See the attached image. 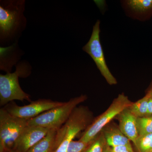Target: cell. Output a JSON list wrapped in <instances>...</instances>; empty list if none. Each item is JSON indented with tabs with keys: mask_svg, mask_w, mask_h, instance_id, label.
<instances>
[{
	"mask_svg": "<svg viewBox=\"0 0 152 152\" xmlns=\"http://www.w3.org/2000/svg\"><path fill=\"white\" fill-rule=\"evenodd\" d=\"M132 103L124 94H120L106 111L93 121L79 140L86 142L92 141L114 118L129 108Z\"/></svg>",
	"mask_w": 152,
	"mask_h": 152,
	"instance_id": "6",
	"label": "cell"
},
{
	"mask_svg": "<svg viewBox=\"0 0 152 152\" xmlns=\"http://www.w3.org/2000/svg\"><path fill=\"white\" fill-rule=\"evenodd\" d=\"M28 120L14 116L4 108L0 109V152H11Z\"/></svg>",
	"mask_w": 152,
	"mask_h": 152,
	"instance_id": "5",
	"label": "cell"
},
{
	"mask_svg": "<svg viewBox=\"0 0 152 152\" xmlns=\"http://www.w3.org/2000/svg\"><path fill=\"white\" fill-rule=\"evenodd\" d=\"M11 152H20L18 151H16V150H14L13 151H12Z\"/></svg>",
	"mask_w": 152,
	"mask_h": 152,
	"instance_id": "23",
	"label": "cell"
},
{
	"mask_svg": "<svg viewBox=\"0 0 152 152\" xmlns=\"http://www.w3.org/2000/svg\"><path fill=\"white\" fill-rule=\"evenodd\" d=\"M93 121L92 113L87 107L77 106L66 123L57 130L55 152H66L70 143Z\"/></svg>",
	"mask_w": 152,
	"mask_h": 152,
	"instance_id": "2",
	"label": "cell"
},
{
	"mask_svg": "<svg viewBox=\"0 0 152 152\" xmlns=\"http://www.w3.org/2000/svg\"><path fill=\"white\" fill-rule=\"evenodd\" d=\"M139 136L152 133V117L137 118Z\"/></svg>",
	"mask_w": 152,
	"mask_h": 152,
	"instance_id": "17",
	"label": "cell"
},
{
	"mask_svg": "<svg viewBox=\"0 0 152 152\" xmlns=\"http://www.w3.org/2000/svg\"><path fill=\"white\" fill-rule=\"evenodd\" d=\"M152 117V97H150L148 104V109L146 116L145 117Z\"/></svg>",
	"mask_w": 152,
	"mask_h": 152,
	"instance_id": "20",
	"label": "cell"
},
{
	"mask_svg": "<svg viewBox=\"0 0 152 152\" xmlns=\"http://www.w3.org/2000/svg\"><path fill=\"white\" fill-rule=\"evenodd\" d=\"M100 21L97 20L93 27L89 40L83 47V50L91 57L103 77L110 85H116V79L112 75L106 63L103 50L101 45Z\"/></svg>",
	"mask_w": 152,
	"mask_h": 152,
	"instance_id": "7",
	"label": "cell"
},
{
	"mask_svg": "<svg viewBox=\"0 0 152 152\" xmlns=\"http://www.w3.org/2000/svg\"><path fill=\"white\" fill-rule=\"evenodd\" d=\"M125 13L131 18L141 22L152 17V0H124L121 1Z\"/></svg>",
	"mask_w": 152,
	"mask_h": 152,
	"instance_id": "9",
	"label": "cell"
},
{
	"mask_svg": "<svg viewBox=\"0 0 152 152\" xmlns=\"http://www.w3.org/2000/svg\"><path fill=\"white\" fill-rule=\"evenodd\" d=\"M135 145L139 152H152V133L139 136Z\"/></svg>",
	"mask_w": 152,
	"mask_h": 152,
	"instance_id": "16",
	"label": "cell"
},
{
	"mask_svg": "<svg viewBox=\"0 0 152 152\" xmlns=\"http://www.w3.org/2000/svg\"><path fill=\"white\" fill-rule=\"evenodd\" d=\"M29 64L21 62L16 66V71L0 75V106H6L15 100L32 102L31 96L25 92L19 84V77H28L31 73Z\"/></svg>",
	"mask_w": 152,
	"mask_h": 152,
	"instance_id": "3",
	"label": "cell"
},
{
	"mask_svg": "<svg viewBox=\"0 0 152 152\" xmlns=\"http://www.w3.org/2000/svg\"><path fill=\"white\" fill-rule=\"evenodd\" d=\"M107 144L102 132L82 152H104Z\"/></svg>",
	"mask_w": 152,
	"mask_h": 152,
	"instance_id": "15",
	"label": "cell"
},
{
	"mask_svg": "<svg viewBox=\"0 0 152 152\" xmlns=\"http://www.w3.org/2000/svg\"><path fill=\"white\" fill-rule=\"evenodd\" d=\"M65 102L50 99H39L32 101L29 104L23 106L18 105L15 102H11L4 108L14 116L29 120L51 109L62 105Z\"/></svg>",
	"mask_w": 152,
	"mask_h": 152,
	"instance_id": "8",
	"label": "cell"
},
{
	"mask_svg": "<svg viewBox=\"0 0 152 152\" xmlns=\"http://www.w3.org/2000/svg\"><path fill=\"white\" fill-rule=\"evenodd\" d=\"M102 132L107 144L111 148L126 146L133 149L130 140L121 132L119 128L115 126L105 127Z\"/></svg>",
	"mask_w": 152,
	"mask_h": 152,
	"instance_id": "12",
	"label": "cell"
},
{
	"mask_svg": "<svg viewBox=\"0 0 152 152\" xmlns=\"http://www.w3.org/2000/svg\"><path fill=\"white\" fill-rule=\"evenodd\" d=\"M23 0L1 1L0 40L1 43L14 40L25 29L26 19L24 15Z\"/></svg>",
	"mask_w": 152,
	"mask_h": 152,
	"instance_id": "1",
	"label": "cell"
},
{
	"mask_svg": "<svg viewBox=\"0 0 152 152\" xmlns=\"http://www.w3.org/2000/svg\"><path fill=\"white\" fill-rule=\"evenodd\" d=\"M117 117L120 130L135 145L139 137L137 118L131 113L129 108L123 110Z\"/></svg>",
	"mask_w": 152,
	"mask_h": 152,
	"instance_id": "11",
	"label": "cell"
},
{
	"mask_svg": "<svg viewBox=\"0 0 152 152\" xmlns=\"http://www.w3.org/2000/svg\"><path fill=\"white\" fill-rule=\"evenodd\" d=\"M145 95L150 97H152V81L148 88L146 90Z\"/></svg>",
	"mask_w": 152,
	"mask_h": 152,
	"instance_id": "21",
	"label": "cell"
},
{
	"mask_svg": "<svg viewBox=\"0 0 152 152\" xmlns=\"http://www.w3.org/2000/svg\"><path fill=\"white\" fill-rule=\"evenodd\" d=\"M49 130L47 128L28 125L17 140L14 150L20 152H27L46 135Z\"/></svg>",
	"mask_w": 152,
	"mask_h": 152,
	"instance_id": "10",
	"label": "cell"
},
{
	"mask_svg": "<svg viewBox=\"0 0 152 152\" xmlns=\"http://www.w3.org/2000/svg\"><path fill=\"white\" fill-rule=\"evenodd\" d=\"M149 97L145 96L144 97L134 103H132L129 107L131 113L137 118L145 117Z\"/></svg>",
	"mask_w": 152,
	"mask_h": 152,
	"instance_id": "14",
	"label": "cell"
},
{
	"mask_svg": "<svg viewBox=\"0 0 152 152\" xmlns=\"http://www.w3.org/2000/svg\"><path fill=\"white\" fill-rule=\"evenodd\" d=\"M57 130H49L46 135L30 149L27 152H55Z\"/></svg>",
	"mask_w": 152,
	"mask_h": 152,
	"instance_id": "13",
	"label": "cell"
},
{
	"mask_svg": "<svg viewBox=\"0 0 152 152\" xmlns=\"http://www.w3.org/2000/svg\"><path fill=\"white\" fill-rule=\"evenodd\" d=\"M113 152H134L133 149L126 146H119L111 148Z\"/></svg>",
	"mask_w": 152,
	"mask_h": 152,
	"instance_id": "19",
	"label": "cell"
},
{
	"mask_svg": "<svg viewBox=\"0 0 152 152\" xmlns=\"http://www.w3.org/2000/svg\"><path fill=\"white\" fill-rule=\"evenodd\" d=\"M86 95L72 98L62 105L51 109L28 121V126H37L50 129L61 128L67 121L71 114L79 104L86 100Z\"/></svg>",
	"mask_w": 152,
	"mask_h": 152,
	"instance_id": "4",
	"label": "cell"
},
{
	"mask_svg": "<svg viewBox=\"0 0 152 152\" xmlns=\"http://www.w3.org/2000/svg\"><path fill=\"white\" fill-rule=\"evenodd\" d=\"M104 152H112L111 148L109 146L107 145L104 151Z\"/></svg>",
	"mask_w": 152,
	"mask_h": 152,
	"instance_id": "22",
	"label": "cell"
},
{
	"mask_svg": "<svg viewBox=\"0 0 152 152\" xmlns=\"http://www.w3.org/2000/svg\"><path fill=\"white\" fill-rule=\"evenodd\" d=\"M92 142H86L80 140H73L68 146L66 152H82Z\"/></svg>",
	"mask_w": 152,
	"mask_h": 152,
	"instance_id": "18",
	"label": "cell"
}]
</instances>
